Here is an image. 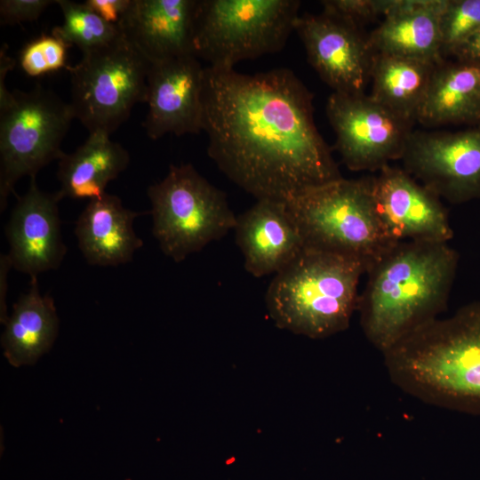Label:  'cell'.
<instances>
[{"label":"cell","mask_w":480,"mask_h":480,"mask_svg":"<svg viewBox=\"0 0 480 480\" xmlns=\"http://www.w3.org/2000/svg\"><path fill=\"white\" fill-rule=\"evenodd\" d=\"M12 268L8 254H1L0 257V313L1 323L4 324L8 319L6 295L8 291L7 276Z\"/></svg>","instance_id":"cell-30"},{"label":"cell","mask_w":480,"mask_h":480,"mask_svg":"<svg viewBox=\"0 0 480 480\" xmlns=\"http://www.w3.org/2000/svg\"><path fill=\"white\" fill-rule=\"evenodd\" d=\"M447 0H390L380 24L368 36L372 53L439 64L440 17Z\"/></svg>","instance_id":"cell-18"},{"label":"cell","mask_w":480,"mask_h":480,"mask_svg":"<svg viewBox=\"0 0 480 480\" xmlns=\"http://www.w3.org/2000/svg\"><path fill=\"white\" fill-rule=\"evenodd\" d=\"M439 27L441 54L447 60L480 29V0H447Z\"/></svg>","instance_id":"cell-25"},{"label":"cell","mask_w":480,"mask_h":480,"mask_svg":"<svg viewBox=\"0 0 480 480\" xmlns=\"http://www.w3.org/2000/svg\"><path fill=\"white\" fill-rule=\"evenodd\" d=\"M436 65L405 57L372 53L370 96L397 115L415 122Z\"/></svg>","instance_id":"cell-23"},{"label":"cell","mask_w":480,"mask_h":480,"mask_svg":"<svg viewBox=\"0 0 480 480\" xmlns=\"http://www.w3.org/2000/svg\"><path fill=\"white\" fill-rule=\"evenodd\" d=\"M204 80V68L193 54L150 64L142 126L151 140L203 131Z\"/></svg>","instance_id":"cell-14"},{"label":"cell","mask_w":480,"mask_h":480,"mask_svg":"<svg viewBox=\"0 0 480 480\" xmlns=\"http://www.w3.org/2000/svg\"><path fill=\"white\" fill-rule=\"evenodd\" d=\"M234 230L244 268L255 277L277 274L305 248L285 201L258 199L236 216Z\"/></svg>","instance_id":"cell-16"},{"label":"cell","mask_w":480,"mask_h":480,"mask_svg":"<svg viewBox=\"0 0 480 480\" xmlns=\"http://www.w3.org/2000/svg\"><path fill=\"white\" fill-rule=\"evenodd\" d=\"M152 234L175 262L200 252L234 229L236 216L226 194L191 164H172L165 177L148 188Z\"/></svg>","instance_id":"cell-7"},{"label":"cell","mask_w":480,"mask_h":480,"mask_svg":"<svg viewBox=\"0 0 480 480\" xmlns=\"http://www.w3.org/2000/svg\"><path fill=\"white\" fill-rule=\"evenodd\" d=\"M75 115L70 103L40 84L0 102V212L24 176L36 177L65 152L61 142Z\"/></svg>","instance_id":"cell-8"},{"label":"cell","mask_w":480,"mask_h":480,"mask_svg":"<svg viewBox=\"0 0 480 480\" xmlns=\"http://www.w3.org/2000/svg\"><path fill=\"white\" fill-rule=\"evenodd\" d=\"M294 30L309 64L334 92L364 93L372 52L362 28L322 12L299 15Z\"/></svg>","instance_id":"cell-12"},{"label":"cell","mask_w":480,"mask_h":480,"mask_svg":"<svg viewBox=\"0 0 480 480\" xmlns=\"http://www.w3.org/2000/svg\"><path fill=\"white\" fill-rule=\"evenodd\" d=\"M416 121L425 126L480 124V61L444 60L435 68Z\"/></svg>","instance_id":"cell-20"},{"label":"cell","mask_w":480,"mask_h":480,"mask_svg":"<svg viewBox=\"0 0 480 480\" xmlns=\"http://www.w3.org/2000/svg\"><path fill=\"white\" fill-rule=\"evenodd\" d=\"M130 163L129 152L110 140L104 131L89 133L74 152L59 160L57 177L60 199H95L102 196L108 182L116 179Z\"/></svg>","instance_id":"cell-21"},{"label":"cell","mask_w":480,"mask_h":480,"mask_svg":"<svg viewBox=\"0 0 480 480\" xmlns=\"http://www.w3.org/2000/svg\"><path fill=\"white\" fill-rule=\"evenodd\" d=\"M132 0H87L84 3L107 22L118 27Z\"/></svg>","instance_id":"cell-29"},{"label":"cell","mask_w":480,"mask_h":480,"mask_svg":"<svg viewBox=\"0 0 480 480\" xmlns=\"http://www.w3.org/2000/svg\"><path fill=\"white\" fill-rule=\"evenodd\" d=\"M323 12L334 16L357 28L385 16L389 0H324Z\"/></svg>","instance_id":"cell-27"},{"label":"cell","mask_w":480,"mask_h":480,"mask_svg":"<svg viewBox=\"0 0 480 480\" xmlns=\"http://www.w3.org/2000/svg\"><path fill=\"white\" fill-rule=\"evenodd\" d=\"M150 64L123 33L112 43L84 52L78 63L67 67L75 118L89 133L114 132L137 103H146Z\"/></svg>","instance_id":"cell-9"},{"label":"cell","mask_w":480,"mask_h":480,"mask_svg":"<svg viewBox=\"0 0 480 480\" xmlns=\"http://www.w3.org/2000/svg\"><path fill=\"white\" fill-rule=\"evenodd\" d=\"M63 14V23L52 34L68 46L78 47L82 53L101 48L122 35L120 28L104 20L85 3L57 0Z\"/></svg>","instance_id":"cell-24"},{"label":"cell","mask_w":480,"mask_h":480,"mask_svg":"<svg viewBox=\"0 0 480 480\" xmlns=\"http://www.w3.org/2000/svg\"><path fill=\"white\" fill-rule=\"evenodd\" d=\"M382 355L390 380L404 392L480 416V301L428 322Z\"/></svg>","instance_id":"cell-3"},{"label":"cell","mask_w":480,"mask_h":480,"mask_svg":"<svg viewBox=\"0 0 480 480\" xmlns=\"http://www.w3.org/2000/svg\"><path fill=\"white\" fill-rule=\"evenodd\" d=\"M145 213L150 212L127 209L117 196L108 193L90 200L75 227L78 247L86 261L100 267L130 262L143 245L133 222Z\"/></svg>","instance_id":"cell-19"},{"label":"cell","mask_w":480,"mask_h":480,"mask_svg":"<svg viewBox=\"0 0 480 480\" xmlns=\"http://www.w3.org/2000/svg\"><path fill=\"white\" fill-rule=\"evenodd\" d=\"M60 201L57 192L41 190L36 177L30 178L5 227L12 268L37 277L60 266L68 249L61 236Z\"/></svg>","instance_id":"cell-15"},{"label":"cell","mask_w":480,"mask_h":480,"mask_svg":"<svg viewBox=\"0 0 480 480\" xmlns=\"http://www.w3.org/2000/svg\"><path fill=\"white\" fill-rule=\"evenodd\" d=\"M452 58L480 61V29L457 50Z\"/></svg>","instance_id":"cell-31"},{"label":"cell","mask_w":480,"mask_h":480,"mask_svg":"<svg viewBox=\"0 0 480 480\" xmlns=\"http://www.w3.org/2000/svg\"><path fill=\"white\" fill-rule=\"evenodd\" d=\"M325 109L336 135L334 148L349 170L380 171L401 160L414 121L365 93L333 92Z\"/></svg>","instance_id":"cell-10"},{"label":"cell","mask_w":480,"mask_h":480,"mask_svg":"<svg viewBox=\"0 0 480 480\" xmlns=\"http://www.w3.org/2000/svg\"><path fill=\"white\" fill-rule=\"evenodd\" d=\"M458 252L448 243L401 241L367 269L359 295L360 324L381 353L444 311Z\"/></svg>","instance_id":"cell-2"},{"label":"cell","mask_w":480,"mask_h":480,"mask_svg":"<svg viewBox=\"0 0 480 480\" xmlns=\"http://www.w3.org/2000/svg\"><path fill=\"white\" fill-rule=\"evenodd\" d=\"M376 213L395 241L448 243L453 236L440 197L403 168L386 165L371 177Z\"/></svg>","instance_id":"cell-13"},{"label":"cell","mask_w":480,"mask_h":480,"mask_svg":"<svg viewBox=\"0 0 480 480\" xmlns=\"http://www.w3.org/2000/svg\"><path fill=\"white\" fill-rule=\"evenodd\" d=\"M300 6L298 0H198L194 55L211 67L234 68L277 52L294 30Z\"/></svg>","instance_id":"cell-6"},{"label":"cell","mask_w":480,"mask_h":480,"mask_svg":"<svg viewBox=\"0 0 480 480\" xmlns=\"http://www.w3.org/2000/svg\"><path fill=\"white\" fill-rule=\"evenodd\" d=\"M403 169L452 204L480 197V124L458 132L413 131Z\"/></svg>","instance_id":"cell-11"},{"label":"cell","mask_w":480,"mask_h":480,"mask_svg":"<svg viewBox=\"0 0 480 480\" xmlns=\"http://www.w3.org/2000/svg\"><path fill=\"white\" fill-rule=\"evenodd\" d=\"M198 0H132L118 28L150 62L194 55Z\"/></svg>","instance_id":"cell-17"},{"label":"cell","mask_w":480,"mask_h":480,"mask_svg":"<svg viewBox=\"0 0 480 480\" xmlns=\"http://www.w3.org/2000/svg\"><path fill=\"white\" fill-rule=\"evenodd\" d=\"M202 100L208 156L257 200L286 201L342 178L316 126L313 95L291 69L208 66Z\"/></svg>","instance_id":"cell-1"},{"label":"cell","mask_w":480,"mask_h":480,"mask_svg":"<svg viewBox=\"0 0 480 480\" xmlns=\"http://www.w3.org/2000/svg\"><path fill=\"white\" fill-rule=\"evenodd\" d=\"M285 202L305 247L356 258L369 268L397 243L376 213L371 177L341 178Z\"/></svg>","instance_id":"cell-5"},{"label":"cell","mask_w":480,"mask_h":480,"mask_svg":"<svg viewBox=\"0 0 480 480\" xmlns=\"http://www.w3.org/2000/svg\"><path fill=\"white\" fill-rule=\"evenodd\" d=\"M68 46L56 36L42 35L28 43L20 52V65L29 76H40L66 67Z\"/></svg>","instance_id":"cell-26"},{"label":"cell","mask_w":480,"mask_h":480,"mask_svg":"<svg viewBox=\"0 0 480 480\" xmlns=\"http://www.w3.org/2000/svg\"><path fill=\"white\" fill-rule=\"evenodd\" d=\"M55 1L52 0H1L0 22L2 25H14L24 21H33Z\"/></svg>","instance_id":"cell-28"},{"label":"cell","mask_w":480,"mask_h":480,"mask_svg":"<svg viewBox=\"0 0 480 480\" xmlns=\"http://www.w3.org/2000/svg\"><path fill=\"white\" fill-rule=\"evenodd\" d=\"M367 269L356 258L305 247L268 285V313L277 327L310 339L343 332L357 310Z\"/></svg>","instance_id":"cell-4"},{"label":"cell","mask_w":480,"mask_h":480,"mask_svg":"<svg viewBox=\"0 0 480 480\" xmlns=\"http://www.w3.org/2000/svg\"><path fill=\"white\" fill-rule=\"evenodd\" d=\"M4 325L1 338L4 355L15 367L35 364L52 347L59 318L53 299L40 293L37 277H31L28 292L13 304Z\"/></svg>","instance_id":"cell-22"}]
</instances>
